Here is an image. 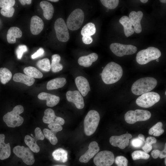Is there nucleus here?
<instances>
[{"label": "nucleus", "mask_w": 166, "mask_h": 166, "mask_svg": "<svg viewBox=\"0 0 166 166\" xmlns=\"http://www.w3.org/2000/svg\"><path fill=\"white\" fill-rule=\"evenodd\" d=\"M38 97L40 100L46 101V105L49 107L56 105L60 100L59 97L46 92L41 93L38 94Z\"/></svg>", "instance_id": "20"}, {"label": "nucleus", "mask_w": 166, "mask_h": 166, "mask_svg": "<svg viewBox=\"0 0 166 166\" xmlns=\"http://www.w3.org/2000/svg\"><path fill=\"white\" fill-rule=\"evenodd\" d=\"M151 116V113L148 111L137 109L128 111L124 115V119L128 123L133 124L137 121H147Z\"/></svg>", "instance_id": "7"}, {"label": "nucleus", "mask_w": 166, "mask_h": 166, "mask_svg": "<svg viewBox=\"0 0 166 166\" xmlns=\"http://www.w3.org/2000/svg\"><path fill=\"white\" fill-rule=\"evenodd\" d=\"M35 136L34 139L37 141L38 140H43L44 139V136L41 129L39 127H37L34 130Z\"/></svg>", "instance_id": "44"}, {"label": "nucleus", "mask_w": 166, "mask_h": 166, "mask_svg": "<svg viewBox=\"0 0 166 166\" xmlns=\"http://www.w3.org/2000/svg\"><path fill=\"white\" fill-rule=\"evenodd\" d=\"M132 158L133 160L140 159L147 160L149 158L150 155L144 151L141 150H136L132 154Z\"/></svg>", "instance_id": "37"}, {"label": "nucleus", "mask_w": 166, "mask_h": 166, "mask_svg": "<svg viewBox=\"0 0 166 166\" xmlns=\"http://www.w3.org/2000/svg\"><path fill=\"white\" fill-rule=\"evenodd\" d=\"M156 139L154 137L149 136L147 137L145 143H147L150 145H152L153 144L156 143Z\"/></svg>", "instance_id": "48"}, {"label": "nucleus", "mask_w": 166, "mask_h": 166, "mask_svg": "<svg viewBox=\"0 0 166 166\" xmlns=\"http://www.w3.org/2000/svg\"><path fill=\"white\" fill-rule=\"evenodd\" d=\"M138 137L145 142V137L144 135L141 134H139L138 136Z\"/></svg>", "instance_id": "53"}, {"label": "nucleus", "mask_w": 166, "mask_h": 166, "mask_svg": "<svg viewBox=\"0 0 166 166\" xmlns=\"http://www.w3.org/2000/svg\"><path fill=\"white\" fill-rule=\"evenodd\" d=\"M68 152L61 148L55 150L52 153L53 159L56 161L65 163L68 161Z\"/></svg>", "instance_id": "28"}, {"label": "nucleus", "mask_w": 166, "mask_h": 166, "mask_svg": "<svg viewBox=\"0 0 166 166\" xmlns=\"http://www.w3.org/2000/svg\"><path fill=\"white\" fill-rule=\"evenodd\" d=\"M54 28L56 37L59 41L66 42L69 40L70 37L68 28L62 18H59L56 20Z\"/></svg>", "instance_id": "11"}, {"label": "nucleus", "mask_w": 166, "mask_h": 166, "mask_svg": "<svg viewBox=\"0 0 166 166\" xmlns=\"http://www.w3.org/2000/svg\"><path fill=\"white\" fill-rule=\"evenodd\" d=\"M24 141L26 144L32 152L36 153L39 152L40 148L34 138L29 135H26L25 137Z\"/></svg>", "instance_id": "30"}, {"label": "nucleus", "mask_w": 166, "mask_h": 166, "mask_svg": "<svg viewBox=\"0 0 166 166\" xmlns=\"http://www.w3.org/2000/svg\"><path fill=\"white\" fill-rule=\"evenodd\" d=\"M160 99V96L157 93L149 92L141 95L136 99V102L140 107L148 108L152 106Z\"/></svg>", "instance_id": "8"}, {"label": "nucleus", "mask_w": 166, "mask_h": 166, "mask_svg": "<svg viewBox=\"0 0 166 166\" xmlns=\"http://www.w3.org/2000/svg\"><path fill=\"white\" fill-rule=\"evenodd\" d=\"M61 58V57L59 54H54L52 55L51 67L53 72H58L63 69L62 65L59 63Z\"/></svg>", "instance_id": "29"}, {"label": "nucleus", "mask_w": 166, "mask_h": 166, "mask_svg": "<svg viewBox=\"0 0 166 166\" xmlns=\"http://www.w3.org/2000/svg\"><path fill=\"white\" fill-rule=\"evenodd\" d=\"M55 166H60V165H56Z\"/></svg>", "instance_id": "59"}, {"label": "nucleus", "mask_w": 166, "mask_h": 166, "mask_svg": "<svg viewBox=\"0 0 166 166\" xmlns=\"http://www.w3.org/2000/svg\"><path fill=\"white\" fill-rule=\"evenodd\" d=\"M96 32V28L94 24L89 22L85 25L82 28L81 34L83 36H90L94 35Z\"/></svg>", "instance_id": "32"}, {"label": "nucleus", "mask_w": 166, "mask_h": 166, "mask_svg": "<svg viewBox=\"0 0 166 166\" xmlns=\"http://www.w3.org/2000/svg\"><path fill=\"white\" fill-rule=\"evenodd\" d=\"M157 83V81L153 77H147L141 78L133 84L131 91L132 93L135 95H141L153 89Z\"/></svg>", "instance_id": "2"}, {"label": "nucleus", "mask_w": 166, "mask_h": 166, "mask_svg": "<svg viewBox=\"0 0 166 166\" xmlns=\"http://www.w3.org/2000/svg\"><path fill=\"white\" fill-rule=\"evenodd\" d=\"M66 96L67 100L73 103L77 109H81L84 107L83 98L78 91L69 90L66 92Z\"/></svg>", "instance_id": "14"}, {"label": "nucleus", "mask_w": 166, "mask_h": 166, "mask_svg": "<svg viewBox=\"0 0 166 166\" xmlns=\"http://www.w3.org/2000/svg\"><path fill=\"white\" fill-rule=\"evenodd\" d=\"M22 35V32L20 28L15 26L11 27L7 33V41L10 44L14 43L16 42V38H21Z\"/></svg>", "instance_id": "23"}, {"label": "nucleus", "mask_w": 166, "mask_h": 166, "mask_svg": "<svg viewBox=\"0 0 166 166\" xmlns=\"http://www.w3.org/2000/svg\"><path fill=\"white\" fill-rule=\"evenodd\" d=\"M100 118L99 113L96 110H90L88 113L84 121V132L86 135L90 136L95 132Z\"/></svg>", "instance_id": "4"}, {"label": "nucleus", "mask_w": 166, "mask_h": 166, "mask_svg": "<svg viewBox=\"0 0 166 166\" xmlns=\"http://www.w3.org/2000/svg\"><path fill=\"white\" fill-rule=\"evenodd\" d=\"M163 124L161 122L157 123L149 129L148 133L150 135L158 136L162 135L164 132V130L162 128Z\"/></svg>", "instance_id": "34"}, {"label": "nucleus", "mask_w": 166, "mask_h": 166, "mask_svg": "<svg viewBox=\"0 0 166 166\" xmlns=\"http://www.w3.org/2000/svg\"><path fill=\"white\" fill-rule=\"evenodd\" d=\"M166 157L165 158V161H164V163H165V165H166Z\"/></svg>", "instance_id": "58"}, {"label": "nucleus", "mask_w": 166, "mask_h": 166, "mask_svg": "<svg viewBox=\"0 0 166 166\" xmlns=\"http://www.w3.org/2000/svg\"><path fill=\"white\" fill-rule=\"evenodd\" d=\"M123 73V69L121 65L114 62H111L104 68L101 73L102 79L106 84H113L120 80Z\"/></svg>", "instance_id": "1"}, {"label": "nucleus", "mask_w": 166, "mask_h": 166, "mask_svg": "<svg viewBox=\"0 0 166 166\" xmlns=\"http://www.w3.org/2000/svg\"><path fill=\"white\" fill-rule=\"evenodd\" d=\"M82 40L85 44H89L92 42L93 39L91 36H83L82 38Z\"/></svg>", "instance_id": "47"}, {"label": "nucleus", "mask_w": 166, "mask_h": 166, "mask_svg": "<svg viewBox=\"0 0 166 166\" xmlns=\"http://www.w3.org/2000/svg\"><path fill=\"white\" fill-rule=\"evenodd\" d=\"M15 3L14 0H0V7L3 8L13 7Z\"/></svg>", "instance_id": "42"}, {"label": "nucleus", "mask_w": 166, "mask_h": 166, "mask_svg": "<svg viewBox=\"0 0 166 166\" xmlns=\"http://www.w3.org/2000/svg\"><path fill=\"white\" fill-rule=\"evenodd\" d=\"M48 127L51 130L56 133L62 130L63 129L61 125L57 124H49Z\"/></svg>", "instance_id": "45"}, {"label": "nucleus", "mask_w": 166, "mask_h": 166, "mask_svg": "<svg viewBox=\"0 0 166 166\" xmlns=\"http://www.w3.org/2000/svg\"><path fill=\"white\" fill-rule=\"evenodd\" d=\"M160 152V150L158 149H154L152 151L151 155L153 158L156 159L159 156Z\"/></svg>", "instance_id": "50"}, {"label": "nucleus", "mask_w": 166, "mask_h": 166, "mask_svg": "<svg viewBox=\"0 0 166 166\" xmlns=\"http://www.w3.org/2000/svg\"><path fill=\"white\" fill-rule=\"evenodd\" d=\"M165 95H166V91L165 92Z\"/></svg>", "instance_id": "61"}, {"label": "nucleus", "mask_w": 166, "mask_h": 166, "mask_svg": "<svg viewBox=\"0 0 166 166\" xmlns=\"http://www.w3.org/2000/svg\"><path fill=\"white\" fill-rule=\"evenodd\" d=\"M160 1L162 3H165L166 2V0H160Z\"/></svg>", "instance_id": "56"}, {"label": "nucleus", "mask_w": 166, "mask_h": 166, "mask_svg": "<svg viewBox=\"0 0 166 166\" xmlns=\"http://www.w3.org/2000/svg\"><path fill=\"white\" fill-rule=\"evenodd\" d=\"M12 74L10 71L6 68H0V80L1 82L5 84L11 79Z\"/></svg>", "instance_id": "33"}, {"label": "nucleus", "mask_w": 166, "mask_h": 166, "mask_svg": "<svg viewBox=\"0 0 166 166\" xmlns=\"http://www.w3.org/2000/svg\"><path fill=\"white\" fill-rule=\"evenodd\" d=\"M76 86L81 93V95L85 96L89 91H90V88L89 82L85 77L79 76L76 77L75 80Z\"/></svg>", "instance_id": "18"}, {"label": "nucleus", "mask_w": 166, "mask_h": 166, "mask_svg": "<svg viewBox=\"0 0 166 166\" xmlns=\"http://www.w3.org/2000/svg\"><path fill=\"white\" fill-rule=\"evenodd\" d=\"M66 83V79L64 77L55 78L48 82L46 88L48 90L57 89L63 87Z\"/></svg>", "instance_id": "27"}, {"label": "nucleus", "mask_w": 166, "mask_h": 166, "mask_svg": "<svg viewBox=\"0 0 166 166\" xmlns=\"http://www.w3.org/2000/svg\"><path fill=\"white\" fill-rule=\"evenodd\" d=\"M40 5L43 10L44 18L48 20L51 19L53 17L54 12L53 5L48 1H42L40 2Z\"/></svg>", "instance_id": "25"}, {"label": "nucleus", "mask_w": 166, "mask_h": 166, "mask_svg": "<svg viewBox=\"0 0 166 166\" xmlns=\"http://www.w3.org/2000/svg\"><path fill=\"white\" fill-rule=\"evenodd\" d=\"M44 52V50L43 48H40L36 52L32 55L31 57L32 59H35L41 57L43 55Z\"/></svg>", "instance_id": "46"}, {"label": "nucleus", "mask_w": 166, "mask_h": 166, "mask_svg": "<svg viewBox=\"0 0 166 166\" xmlns=\"http://www.w3.org/2000/svg\"><path fill=\"white\" fill-rule=\"evenodd\" d=\"M120 23L124 27V34L127 37H128L134 33L132 24L129 17L126 16L121 17L119 20Z\"/></svg>", "instance_id": "24"}, {"label": "nucleus", "mask_w": 166, "mask_h": 166, "mask_svg": "<svg viewBox=\"0 0 166 166\" xmlns=\"http://www.w3.org/2000/svg\"><path fill=\"white\" fill-rule=\"evenodd\" d=\"M24 111V108L22 105H18L15 106L12 111L8 112L3 116V121L9 127L14 128L20 126L23 122L24 119L19 114Z\"/></svg>", "instance_id": "3"}, {"label": "nucleus", "mask_w": 166, "mask_h": 166, "mask_svg": "<svg viewBox=\"0 0 166 166\" xmlns=\"http://www.w3.org/2000/svg\"><path fill=\"white\" fill-rule=\"evenodd\" d=\"M143 15V13L141 11H138L137 12L133 11L129 14V18L132 26H134V31L136 33H140L142 31V28L140 22Z\"/></svg>", "instance_id": "17"}, {"label": "nucleus", "mask_w": 166, "mask_h": 166, "mask_svg": "<svg viewBox=\"0 0 166 166\" xmlns=\"http://www.w3.org/2000/svg\"><path fill=\"white\" fill-rule=\"evenodd\" d=\"M19 1L23 5H25L26 4L28 5L30 4L32 2L31 0H19Z\"/></svg>", "instance_id": "52"}, {"label": "nucleus", "mask_w": 166, "mask_h": 166, "mask_svg": "<svg viewBox=\"0 0 166 166\" xmlns=\"http://www.w3.org/2000/svg\"><path fill=\"white\" fill-rule=\"evenodd\" d=\"M43 131L44 136L49 140L52 144L55 145L57 144L58 140L56 136V132L45 128L44 129Z\"/></svg>", "instance_id": "35"}, {"label": "nucleus", "mask_w": 166, "mask_h": 166, "mask_svg": "<svg viewBox=\"0 0 166 166\" xmlns=\"http://www.w3.org/2000/svg\"><path fill=\"white\" fill-rule=\"evenodd\" d=\"M161 55V52L159 49L149 47L139 51L137 54L136 60L138 64L144 65L159 58Z\"/></svg>", "instance_id": "5"}, {"label": "nucleus", "mask_w": 166, "mask_h": 166, "mask_svg": "<svg viewBox=\"0 0 166 166\" xmlns=\"http://www.w3.org/2000/svg\"><path fill=\"white\" fill-rule=\"evenodd\" d=\"M148 0H140V1L143 3H146L148 2Z\"/></svg>", "instance_id": "54"}, {"label": "nucleus", "mask_w": 166, "mask_h": 166, "mask_svg": "<svg viewBox=\"0 0 166 166\" xmlns=\"http://www.w3.org/2000/svg\"><path fill=\"white\" fill-rule=\"evenodd\" d=\"M102 69H103L104 68L103 67H102Z\"/></svg>", "instance_id": "62"}, {"label": "nucleus", "mask_w": 166, "mask_h": 166, "mask_svg": "<svg viewBox=\"0 0 166 166\" xmlns=\"http://www.w3.org/2000/svg\"><path fill=\"white\" fill-rule=\"evenodd\" d=\"M13 152L27 165H31L34 163L35 159L34 154L29 148L17 145L14 148Z\"/></svg>", "instance_id": "10"}, {"label": "nucleus", "mask_w": 166, "mask_h": 166, "mask_svg": "<svg viewBox=\"0 0 166 166\" xmlns=\"http://www.w3.org/2000/svg\"><path fill=\"white\" fill-rule=\"evenodd\" d=\"M114 161L117 166H128V160L127 158L124 156H117Z\"/></svg>", "instance_id": "40"}, {"label": "nucleus", "mask_w": 166, "mask_h": 166, "mask_svg": "<svg viewBox=\"0 0 166 166\" xmlns=\"http://www.w3.org/2000/svg\"><path fill=\"white\" fill-rule=\"evenodd\" d=\"M145 142L138 137L133 138L131 141L132 146L135 148H140L141 147Z\"/></svg>", "instance_id": "43"}, {"label": "nucleus", "mask_w": 166, "mask_h": 166, "mask_svg": "<svg viewBox=\"0 0 166 166\" xmlns=\"http://www.w3.org/2000/svg\"><path fill=\"white\" fill-rule=\"evenodd\" d=\"M132 137V135L129 133L120 136H113L109 139L110 144L113 146L118 147L121 149H124L129 144V140Z\"/></svg>", "instance_id": "13"}, {"label": "nucleus", "mask_w": 166, "mask_h": 166, "mask_svg": "<svg viewBox=\"0 0 166 166\" xmlns=\"http://www.w3.org/2000/svg\"><path fill=\"white\" fill-rule=\"evenodd\" d=\"M142 147L143 150L147 153H149L152 149V146L151 145L146 143H145L144 144Z\"/></svg>", "instance_id": "49"}, {"label": "nucleus", "mask_w": 166, "mask_h": 166, "mask_svg": "<svg viewBox=\"0 0 166 166\" xmlns=\"http://www.w3.org/2000/svg\"><path fill=\"white\" fill-rule=\"evenodd\" d=\"M23 71L25 74L33 78H41L43 77L42 73L36 68L31 66L25 68Z\"/></svg>", "instance_id": "31"}, {"label": "nucleus", "mask_w": 166, "mask_h": 166, "mask_svg": "<svg viewBox=\"0 0 166 166\" xmlns=\"http://www.w3.org/2000/svg\"><path fill=\"white\" fill-rule=\"evenodd\" d=\"M48 1H50L53 2H56L59 1L58 0H49Z\"/></svg>", "instance_id": "55"}, {"label": "nucleus", "mask_w": 166, "mask_h": 166, "mask_svg": "<svg viewBox=\"0 0 166 166\" xmlns=\"http://www.w3.org/2000/svg\"><path fill=\"white\" fill-rule=\"evenodd\" d=\"M166 143L165 144L164 149L162 151H160L159 157L160 159L165 158L166 157Z\"/></svg>", "instance_id": "51"}, {"label": "nucleus", "mask_w": 166, "mask_h": 166, "mask_svg": "<svg viewBox=\"0 0 166 166\" xmlns=\"http://www.w3.org/2000/svg\"><path fill=\"white\" fill-rule=\"evenodd\" d=\"M112 52L116 56L122 57L125 55L133 54L137 50V47L131 45H124L117 43H114L110 45Z\"/></svg>", "instance_id": "9"}, {"label": "nucleus", "mask_w": 166, "mask_h": 166, "mask_svg": "<svg viewBox=\"0 0 166 166\" xmlns=\"http://www.w3.org/2000/svg\"><path fill=\"white\" fill-rule=\"evenodd\" d=\"M113 153L110 151L104 150L98 152L93 159L97 166H111L114 162Z\"/></svg>", "instance_id": "12"}, {"label": "nucleus", "mask_w": 166, "mask_h": 166, "mask_svg": "<svg viewBox=\"0 0 166 166\" xmlns=\"http://www.w3.org/2000/svg\"><path fill=\"white\" fill-rule=\"evenodd\" d=\"M101 73H100V75H101Z\"/></svg>", "instance_id": "60"}, {"label": "nucleus", "mask_w": 166, "mask_h": 166, "mask_svg": "<svg viewBox=\"0 0 166 166\" xmlns=\"http://www.w3.org/2000/svg\"><path fill=\"white\" fill-rule=\"evenodd\" d=\"M37 65L40 69L46 72L49 71L51 68L50 61L47 58L38 61L37 62Z\"/></svg>", "instance_id": "36"}, {"label": "nucleus", "mask_w": 166, "mask_h": 166, "mask_svg": "<svg viewBox=\"0 0 166 166\" xmlns=\"http://www.w3.org/2000/svg\"><path fill=\"white\" fill-rule=\"evenodd\" d=\"M28 50L27 48L25 45H20L18 46L16 49V53L17 58L21 59L24 53Z\"/></svg>", "instance_id": "41"}, {"label": "nucleus", "mask_w": 166, "mask_h": 166, "mask_svg": "<svg viewBox=\"0 0 166 166\" xmlns=\"http://www.w3.org/2000/svg\"><path fill=\"white\" fill-rule=\"evenodd\" d=\"M44 24L42 20L38 16L32 17L31 19L30 30L31 33L34 35L39 34L44 28Z\"/></svg>", "instance_id": "19"}, {"label": "nucleus", "mask_w": 166, "mask_h": 166, "mask_svg": "<svg viewBox=\"0 0 166 166\" xmlns=\"http://www.w3.org/2000/svg\"><path fill=\"white\" fill-rule=\"evenodd\" d=\"M98 58L97 54L92 53L87 56L80 57L78 60V64L84 67H89L91 65L93 62L96 61Z\"/></svg>", "instance_id": "22"}, {"label": "nucleus", "mask_w": 166, "mask_h": 166, "mask_svg": "<svg viewBox=\"0 0 166 166\" xmlns=\"http://www.w3.org/2000/svg\"><path fill=\"white\" fill-rule=\"evenodd\" d=\"M84 13L81 9L77 8L73 11L69 16L66 21V25L70 30L74 31L78 29L82 25Z\"/></svg>", "instance_id": "6"}, {"label": "nucleus", "mask_w": 166, "mask_h": 166, "mask_svg": "<svg viewBox=\"0 0 166 166\" xmlns=\"http://www.w3.org/2000/svg\"><path fill=\"white\" fill-rule=\"evenodd\" d=\"M100 1L105 7L110 9L116 8L118 5V0H101Z\"/></svg>", "instance_id": "38"}, {"label": "nucleus", "mask_w": 166, "mask_h": 166, "mask_svg": "<svg viewBox=\"0 0 166 166\" xmlns=\"http://www.w3.org/2000/svg\"><path fill=\"white\" fill-rule=\"evenodd\" d=\"M42 120L44 123L49 124H57L62 125L65 122L63 119L56 116L54 110L50 108L45 110Z\"/></svg>", "instance_id": "15"}, {"label": "nucleus", "mask_w": 166, "mask_h": 166, "mask_svg": "<svg viewBox=\"0 0 166 166\" xmlns=\"http://www.w3.org/2000/svg\"><path fill=\"white\" fill-rule=\"evenodd\" d=\"M13 80L15 82L22 83L28 86L33 85L35 81L34 78L21 73L15 74Z\"/></svg>", "instance_id": "26"}, {"label": "nucleus", "mask_w": 166, "mask_h": 166, "mask_svg": "<svg viewBox=\"0 0 166 166\" xmlns=\"http://www.w3.org/2000/svg\"><path fill=\"white\" fill-rule=\"evenodd\" d=\"M88 149L79 159L81 163H87L99 151L100 148L97 142L95 141L90 142L88 146Z\"/></svg>", "instance_id": "16"}, {"label": "nucleus", "mask_w": 166, "mask_h": 166, "mask_svg": "<svg viewBox=\"0 0 166 166\" xmlns=\"http://www.w3.org/2000/svg\"><path fill=\"white\" fill-rule=\"evenodd\" d=\"M14 11V8L13 7H11L1 9L0 13L3 16L10 18L13 16Z\"/></svg>", "instance_id": "39"}, {"label": "nucleus", "mask_w": 166, "mask_h": 166, "mask_svg": "<svg viewBox=\"0 0 166 166\" xmlns=\"http://www.w3.org/2000/svg\"><path fill=\"white\" fill-rule=\"evenodd\" d=\"M5 136L3 134H0V159L4 160L7 159L10 156V147L9 143H5Z\"/></svg>", "instance_id": "21"}, {"label": "nucleus", "mask_w": 166, "mask_h": 166, "mask_svg": "<svg viewBox=\"0 0 166 166\" xmlns=\"http://www.w3.org/2000/svg\"><path fill=\"white\" fill-rule=\"evenodd\" d=\"M156 61L159 62V58H158L156 60Z\"/></svg>", "instance_id": "57"}]
</instances>
